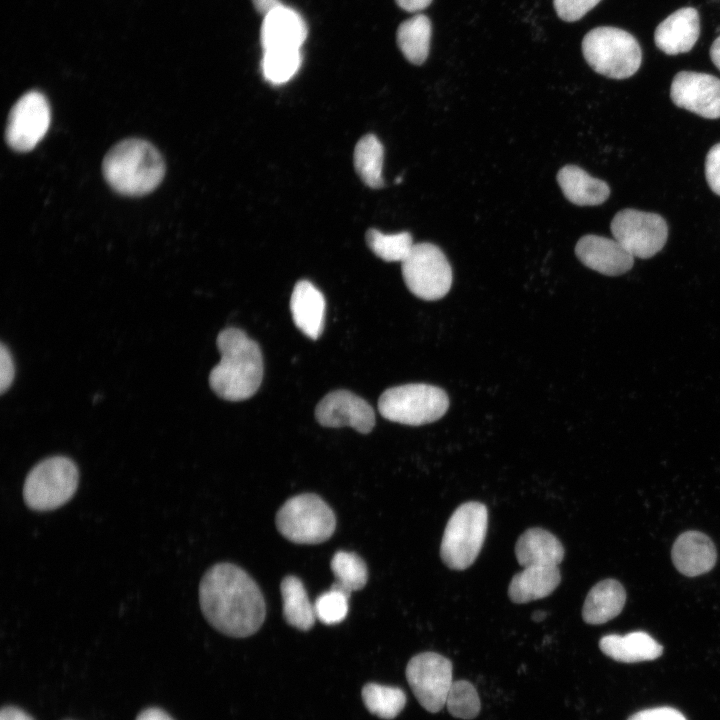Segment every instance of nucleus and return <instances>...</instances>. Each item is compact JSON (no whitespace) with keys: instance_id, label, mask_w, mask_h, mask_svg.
<instances>
[{"instance_id":"nucleus-1","label":"nucleus","mask_w":720,"mask_h":720,"mask_svg":"<svg viewBox=\"0 0 720 720\" xmlns=\"http://www.w3.org/2000/svg\"><path fill=\"white\" fill-rule=\"evenodd\" d=\"M201 611L219 632L235 638L256 633L266 616L261 589L241 567L221 562L211 566L199 584Z\"/></svg>"},{"instance_id":"nucleus-2","label":"nucleus","mask_w":720,"mask_h":720,"mask_svg":"<svg viewBox=\"0 0 720 720\" xmlns=\"http://www.w3.org/2000/svg\"><path fill=\"white\" fill-rule=\"evenodd\" d=\"M216 343L221 359L209 374L211 389L228 401L250 398L263 379V357L258 343L235 327L222 330Z\"/></svg>"},{"instance_id":"nucleus-3","label":"nucleus","mask_w":720,"mask_h":720,"mask_svg":"<svg viewBox=\"0 0 720 720\" xmlns=\"http://www.w3.org/2000/svg\"><path fill=\"white\" fill-rule=\"evenodd\" d=\"M102 170L105 180L116 192L141 196L152 192L161 183L165 163L151 143L130 138L108 151Z\"/></svg>"},{"instance_id":"nucleus-4","label":"nucleus","mask_w":720,"mask_h":720,"mask_svg":"<svg viewBox=\"0 0 720 720\" xmlns=\"http://www.w3.org/2000/svg\"><path fill=\"white\" fill-rule=\"evenodd\" d=\"M586 62L598 74L612 79L634 75L642 62V51L629 32L610 26L596 27L582 41Z\"/></svg>"},{"instance_id":"nucleus-5","label":"nucleus","mask_w":720,"mask_h":720,"mask_svg":"<svg viewBox=\"0 0 720 720\" xmlns=\"http://www.w3.org/2000/svg\"><path fill=\"white\" fill-rule=\"evenodd\" d=\"M79 471L66 456H51L37 463L27 474L23 499L34 511H51L67 503L75 494Z\"/></svg>"},{"instance_id":"nucleus-6","label":"nucleus","mask_w":720,"mask_h":720,"mask_svg":"<svg viewBox=\"0 0 720 720\" xmlns=\"http://www.w3.org/2000/svg\"><path fill=\"white\" fill-rule=\"evenodd\" d=\"M488 512L480 502L461 504L449 518L441 541L440 556L451 569L464 570L474 563L484 543Z\"/></svg>"},{"instance_id":"nucleus-7","label":"nucleus","mask_w":720,"mask_h":720,"mask_svg":"<svg viewBox=\"0 0 720 720\" xmlns=\"http://www.w3.org/2000/svg\"><path fill=\"white\" fill-rule=\"evenodd\" d=\"M275 522L283 537L298 544L325 542L336 528L333 510L314 493L289 498L278 510Z\"/></svg>"},{"instance_id":"nucleus-8","label":"nucleus","mask_w":720,"mask_h":720,"mask_svg":"<svg viewBox=\"0 0 720 720\" xmlns=\"http://www.w3.org/2000/svg\"><path fill=\"white\" fill-rule=\"evenodd\" d=\"M445 391L424 383H410L385 390L378 400V410L387 420L419 426L440 419L447 411Z\"/></svg>"},{"instance_id":"nucleus-9","label":"nucleus","mask_w":720,"mask_h":720,"mask_svg":"<svg viewBox=\"0 0 720 720\" xmlns=\"http://www.w3.org/2000/svg\"><path fill=\"white\" fill-rule=\"evenodd\" d=\"M409 291L427 301L443 298L452 285V269L443 251L432 243L414 244L401 262Z\"/></svg>"},{"instance_id":"nucleus-10","label":"nucleus","mask_w":720,"mask_h":720,"mask_svg":"<svg viewBox=\"0 0 720 720\" xmlns=\"http://www.w3.org/2000/svg\"><path fill=\"white\" fill-rule=\"evenodd\" d=\"M610 229L614 239L633 257L642 259L658 253L668 237V226L659 214L635 209L619 211L612 219Z\"/></svg>"},{"instance_id":"nucleus-11","label":"nucleus","mask_w":720,"mask_h":720,"mask_svg":"<svg viewBox=\"0 0 720 720\" xmlns=\"http://www.w3.org/2000/svg\"><path fill=\"white\" fill-rule=\"evenodd\" d=\"M406 678L422 707L436 713L444 707L453 683L452 663L438 653L423 652L408 662Z\"/></svg>"},{"instance_id":"nucleus-12","label":"nucleus","mask_w":720,"mask_h":720,"mask_svg":"<svg viewBox=\"0 0 720 720\" xmlns=\"http://www.w3.org/2000/svg\"><path fill=\"white\" fill-rule=\"evenodd\" d=\"M50 106L46 97L32 90L22 95L8 116L5 138L15 151L32 150L45 136L50 125Z\"/></svg>"},{"instance_id":"nucleus-13","label":"nucleus","mask_w":720,"mask_h":720,"mask_svg":"<svg viewBox=\"0 0 720 720\" xmlns=\"http://www.w3.org/2000/svg\"><path fill=\"white\" fill-rule=\"evenodd\" d=\"M670 97L676 106L701 117L720 118V79L713 75L678 72L671 83Z\"/></svg>"},{"instance_id":"nucleus-14","label":"nucleus","mask_w":720,"mask_h":720,"mask_svg":"<svg viewBox=\"0 0 720 720\" xmlns=\"http://www.w3.org/2000/svg\"><path fill=\"white\" fill-rule=\"evenodd\" d=\"M318 423L324 427L349 426L367 434L375 425L372 406L348 390H335L324 396L315 409Z\"/></svg>"},{"instance_id":"nucleus-15","label":"nucleus","mask_w":720,"mask_h":720,"mask_svg":"<svg viewBox=\"0 0 720 720\" xmlns=\"http://www.w3.org/2000/svg\"><path fill=\"white\" fill-rule=\"evenodd\" d=\"M575 254L586 267L608 276L624 274L634 262V257L618 241L592 234L578 240Z\"/></svg>"},{"instance_id":"nucleus-16","label":"nucleus","mask_w":720,"mask_h":720,"mask_svg":"<svg viewBox=\"0 0 720 720\" xmlns=\"http://www.w3.org/2000/svg\"><path fill=\"white\" fill-rule=\"evenodd\" d=\"M700 35V17L693 7H683L664 19L655 29L654 42L667 55L689 52Z\"/></svg>"},{"instance_id":"nucleus-17","label":"nucleus","mask_w":720,"mask_h":720,"mask_svg":"<svg viewBox=\"0 0 720 720\" xmlns=\"http://www.w3.org/2000/svg\"><path fill=\"white\" fill-rule=\"evenodd\" d=\"M307 26L294 9L282 5L264 16L260 40L263 50L301 49L307 37Z\"/></svg>"},{"instance_id":"nucleus-18","label":"nucleus","mask_w":720,"mask_h":720,"mask_svg":"<svg viewBox=\"0 0 720 720\" xmlns=\"http://www.w3.org/2000/svg\"><path fill=\"white\" fill-rule=\"evenodd\" d=\"M671 556L680 573L694 577L707 573L714 567L717 551L707 535L699 531H687L674 542Z\"/></svg>"},{"instance_id":"nucleus-19","label":"nucleus","mask_w":720,"mask_h":720,"mask_svg":"<svg viewBox=\"0 0 720 720\" xmlns=\"http://www.w3.org/2000/svg\"><path fill=\"white\" fill-rule=\"evenodd\" d=\"M296 327L307 337L317 339L324 327L326 302L322 292L308 280L298 281L290 298Z\"/></svg>"},{"instance_id":"nucleus-20","label":"nucleus","mask_w":720,"mask_h":720,"mask_svg":"<svg viewBox=\"0 0 720 720\" xmlns=\"http://www.w3.org/2000/svg\"><path fill=\"white\" fill-rule=\"evenodd\" d=\"M518 563L523 566H558L564 558L561 542L541 528L527 529L515 545Z\"/></svg>"},{"instance_id":"nucleus-21","label":"nucleus","mask_w":720,"mask_h":720,"mask_svg":"<svg viewBox=\"0 0 720 720\" xmlns=\"http://www.w3.org/2000/svg\"><path fill=\"white\" fill-rule=\"evenodd\" d=\"M557 182L568 201L578 206H595L610 195L606 182L589 175L576 165H566L557 173Z\"/></svg>"},{"instance_id":"nucleus-22","label":"nucleus","mask_w":720,"mask_h":720,"mask_svg":"<svg viewBox=\"0 0 720 720\" xmlns=\"http://www.w3.org/2000/svg\"><path fill=\"white\" fill-rule=\"evenodd\" d=\"M601 651L618 662L650 661L661 656L663 647L648 633L635 631L624 636L609 634L600 639Z\"/></svg>"},{"instance_id":"nucleus-23","label":"nucleus","mask_w":720,"mask_h":720,"mask_svg":"<svg viewBox=\"0 0 720 720\" xmlns=\"http://www.w3.org/2000/svg\"><path fill=\"white\" fill-rule=\"evenodd\" d=\"M561 580L558 566H527L512 578L508 595L515 603H527L550 595Z\"/></svg>"},{"instance_id":"nucleus-24","label":"nucleus","mask_w":720,"mask_h":720,"mask_svg":"<svg viewBox=\"0 0 720 720\" xmlns=\"http://www.w3.org/2000/svg\"><path fill=\"white\" fill-rule=\"evenodd\" d=\"M626 593L615 579L598 582L586 596L582 617L592 625L603 624L618 616L625 604Z\"/></svg>"},{"instance_id":"nucleus-25","label":"nucleus","mask_w":720,"mask_h":720,"mask_svg":"<svg viewBox=\"0 0 720 720\" xmlns=\"http://www.w3.org/2000/svg\"><path fill=\"white\" fill-rule=\"evenodd\" d=\"M280 590L285 621L299 630H310L316 616L302 581L297 576L287 575L281 581Z\"/></svg>"},{"instance_id":"nucleus-26","label":"nucleus","mask_w":720,"mask_h":720,"mask_svg":"<svg viewBox=\"0 0 720 720\" xmlns=\"http://www.w3.org/2000/svg\"><path fill=\"white\" fill-rule=\"evenodd\" d=\"M431 34V22L423 14H417L399 25L397 44L410 63L421 65L426 61L430 50Z\"/></svg>"},{"instance_id":"nucleus-27","label":"nucleus","mask_w":720,"mask_h":720,"mask_svg":"<svg viewBox=\"0 0 720 720\" xmlns=\"http://www.w3.org/2000/svg\"><path fill=\"white\" fill-rule=\"evenodd\" d=\"M384 149L379 139L368 134L363 136L354 149V166L358 176L370 188L383 187L382 178Z\"/></svg>"},{"instance_id":"nucleus-28","label":"nucleus","mask_w":720,"mask_h":720,"mask_svg":"<svg viewBox=\"0 0 720 720\" xmlns=\"http://www.w3.org/2000/svg\"><path fill=\"white\" fill-rule=\"evenodd\" d=\"M301 63V49H268L263 50L261 71L266 81L280 85L298 72Z\"/></svg>"},{"instance_id":"nucleus-29","label":"nucleus","mask_w":720,"mask_h":720,"mask_svg":"<svg viewBox=\"0 0 720 720\" xmlns=\"http://www.w3.org/2000/svg\"><path fill=\"white\" fill-rule=\"evenodd\" d=\"M362 699L366 708L382 719L395 718L406 704V695L402 689L376 683L363 687Z\"/></svg>"},{"instance_id":"nucleus-30","label":"nucleus","mask_w":720,"mask_h":720,"mask_svg":"<svg viewBox=\"0 0 720 720\" xmlns=\"http://www.w3.org/2000/svg\"><path fill=\"white\" fill-rule=\"evenodd\" d=\"M335 576V585L347 593L361 590L368 580V569L364 560L354 552L337 551L330 561Z\"/></svg>"},{"instance_id":"nucleus-31","label":"nucleus","mask_w":720,"mask_h":720,"mask_svg":"<svg viewBox=\"0 0 720 720\" xmlns=\"http://www.w3.org/2000/svg\"><path fill=\"white\" fill-rule=\"evenodd\" d=\"M366 243L376 256L387 262H402L414 245L409 232L384 234L377 229L366 232Z\"/></svg>"},{"instance_id":"nucleus-32","label":"nucleus","mask_w":720,"mask_h":720,"mask_svg":"<svg viewBox=\"0 0 720 720\" xmlns=\"http://www.w3.org/2000/svg\"><path fill=\"white\" fill-rule=\"evenodd\" d=\"M445 705L452 716L461 719L475 718L481 707L477 690L467 680L453 681Z\"/></svg>"},{"instance_id":"nucleus-33","label":"nucleus","mask_w":720,"mask_h":720,"mask_svg":"<svg viewBox=\"0 0 720 720\" xmlns=\"http://www.w3.org/2000/svg\"><path fill=\"white\" fill-rule=\"evenodd\" d=\"M350 594L333 584L331 588L319 595L314 602L316 619L325 625L342 622L348 613Z\"/></svg>"},{"instance_id":"nucleus-34","label":"nucleus","mask_w":720,"mask_h":720,"mask_svg":"<svg viewBox=\"0 0 720 720\" xmlns=\"http://www.w3.org/2000/svg\"><path fill=\"white\" fill-rule=\"evenodd\" d=\"M601 0H553L557 15L564 21L574 22L581 19Z\"/></svg>"},{"instance_id":"nucleus-35","label":"nucleus","mask_w":720,"mask_h":720,"mask_svg":"<svg viewBox=\"0 0 720 720\" xmlns=\"http://www.w3.org/2000/svg\"><path fill=\"white\" fill-rule=\"evenodd\" d=\"M705 177L710 189L720 196V143L712 146L707 153Z\"/></svg>"},{"instance_id":"nucleus-36","label":"nucleus","mask_w":720,"mask_h":720,"mask_svg":"<svg viewBox=\"0 0 720 720\" xmlns=\"http://www.w3.org/2000/svg\"><path fill=\"white\" fill-rule=\"evenodd\" d=\"M628 720H686L684 715L671 707H657L639 711Z\"/></svg>"},{"instance_id":"nucleus-37","label":"nucleus","mask_w":720,"mask_h":720,"mask_svg":"<svg viewBox=\"0 0 720 720\" xmlns=\"http://www.w3.org/2000/svg\"><path fill=\"white\" fill-rule=\"evenodd\" d=\"M15 376V367L9 349L1 343L0 346V392L4 393L11 386Z\"/></svg>"},{"instance_id":"nucleus-38","label":"nucleus","mask_w":720,"mask_h":720,"mask_svg":"<svg viewBox=\"0 0 720 720\" xmlns=\"http://www.w3.org/2000/svg\"><path fill=\"white\" fill-rule=\"evenodd\" d=\"M0 720H34L23 710L13 707L6 706L1 710Z\"/></svg>"},{"instance_id":"nucleus-39","label":"nucleus","mask_w":720,"mask_h":720,"mask_svg":"<svg viewBox=\"0 0 720 720\" xmlns=\"http://www.w3.org/2000/svg\"><path fill=\"white\" fill-rule=\"evenodd\" d=\"M397 5L408 12H418L427 8L432 0H395Z\"/></svg>"},{"instance_id":"nucleus-40","label":"nucleus","mask_w":720,"mask_h":720,"mask_svg":"<svg viewBox=\"0 0 720 720\" xmlns=\"http://www.w3.org/2000/svg\"><path fill=\"white\" fill-rule=\"evenodd\" d=\"M255 9L263 16L268 15L283 4L280 0H251Z\"/></svg>"},{"instance_id":"nucleus-41","label":"nucleus","mask_w":720,"mask_h":720,"mask_svg":"<svg viewBox=\"0 0 720 720\" xmlns=\"http://www.w3.org/2000/svg\"><path fill=\"white\" fill-rule=\"evenodd\" d=\"M136 720H173L170 715L159 708H148L142 711Z\"/></svg>"},{"instance_id":"nucleus-42","label":"nucleus","mask_w":720,"mask_h":720,"mask_svg":"<svg viewBox=\"0 0 720 720\" xmlns=\"http://www.w3.org/2000/svg\"><path fill=\"white\" fill-rule=\"evenodd\" d=\"M710 58L714 65L720 70V36L711 45Z\"/></svg>"},{"instance_id":"nucleus-43","label":"nucleus","mask_w":720,"mask_h":720,"mask_svg":"<svg viewBox=\"0 0 720 720\" xmlns=\"http://www.w3.org/2000/svg\"><path fill=\"white\" fill-rule=\"evenodd\" d=\"M545 617H546V613L541 610H537V611L533 612V614H532V619L535 622H541L545 619Z\"/></svg>"}]
</instances>
